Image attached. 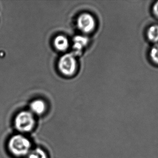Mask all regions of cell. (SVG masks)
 <instances>
[{
	"label": "cell",
	"mask_w": 158,
	"mask_h": 158,
	"mask_svg": "<svg viewBox=\"0 0 158 158\" xmlns=\"http://www.w3.org/2000/svg\"><path fill=\"white\" fill-rule=\"evenodd\" d=\"M148 37L149 40L154 43L158 42V26L154 25L150 27L148 31Z\"/></svg>",
	"instance_id": "8"
},
{
	"label": "cell",
	"mask_w": 158,
	"mask_h": 158,
	"mask_svg": "<svg viewBox=\"0 0 158 158\" xmlns=\"http://www.w3.org/2000/svg\"><path fill=\"white\" fill-rule=\"evenodd\" d=\"M76 61L73 54L67 53L60 57L58 62L60 71L64 75L71 76L76 69Z\"/></svg>",
	"instance_id": "3"
},
{
	"label": "cell",
	"mask_w": 158,
	"mask_h": 158,
	"mask_svg": "<svg viewBox=\"0 0 158 158\" xmlns=\"http://www.w3.org/2000/svg\"><path fill=\"white\" fill-rule=\"evenodd\" d=\"M8 148L9 152L14 156L21 157L29 153L31 143L30 140L23 135H16L9 139Z\"/></svg>",
	"instance_id": "1"
},
{
	"label": "cell",
	"mask_w": 158,
	"mask_h": 158,
	"mask_svg": "<svg viewBox=\"0 0 158 158\" xmlns=\"http://www.w3.org/2000/svg\"><path fill=\"white\" fill-rule=\"evenodd\" d=\"M28 158H48L47 154L44 150L37 148L31 151L28 154Z\"/></svg>",
	"instance_id": "9"
},
{
	"label": "cell",
	"mask_w": 158,
	"mask_h": 158,
	"mask_svg": "<svg viewBox=\"0 0 158 158\" xmlns=\"http://www.w3.org/2000/svg\"><path fill=\"white\" fill-rule=\"evenodd\" d=\"M69 42L67 38L64 36L60 35L56 37L54 40V45L60 51H65L69 47Z\"/></svg>",
	"instance_id": "6"
},
{
	"label": "cell",
	"mask_w": 158,
	"mask_h": 158,
	"mask_svg": "<svg viewBox=\"0 0 158 158\" xmlns=\"http://www.w3.org/2000/svg\"><path fill=\"white\" fill-rule=\"evenodd\" d=\"M30 109L34 113L40 115L45 111V104L41 100H36L30 104Z\"/></svg>",
	"instance_id": "7"
},
{
	"label": "cell",
	"mask_w": 158,
	"mask_h": 158,
	"mask_svg": "<svg viewBox=\"0 0 158 158\" xmlns=\"http://www.w3.org/2000/svg\"><path fill=\"white\" fill-rule=\"evenodd\" d=\"M77 26L79 30L84 33H89L94 30L96 21L92 15L84 13L77 19Z\"/></svg>",
	"instance_id": "4"
},
{
	"label": "cell",
	"mask_w": 158,
	"mask_h": 158,
	"mask_svg": "<svg viewBox=\"0 0 158 158\" xmlns=\"http://www.w3.org/2000/svg\"><path fill=\"white\" fill-rule=\"evenodd\" d=\"M88 43V39L86 37L82 36H77L73 39V49L75 50L76 54H78L81 52L85 46Z\"/></svg>",
	"instance_id": "5"
},
{
	"label": "cell",
	"mask_w": 158,
	"mask_h": 158,
	"mask_svg": "<svg viewBox=\"0 0 158 158\" xmlns=\"http://www.w3.org/2000/svg\"><path fill=\"white\" fill-rule=\"evenodd\" d=\"M153 10L154 13V15L158 17V1L154 4L153 8Z\"/></svg>",
	"instance_id": "11"
},
{
	"label": "cell",
	"mask_w": 158,
	"mask_h": 158,
	"mask_svg": "<svg viewBox=\"0 0 158 158\" xmlns=\"http://www.w3.org/2000/svg\"><path fill=\"white\" fill-rule=\"evenodd\" d=\"M150 56L152 60L158 64V44L152 47L150 52Z\"/></svg>",
	"instance_id": "10"
},
{
	"label": "cell",
	"mask_w": 158,
	"mask_h": 158,
	"mask_svg": "<svg viewBox=\"0 0 158 158\" xmlns=\"http://www.w3.org/2000/svg\"><path fill=\"white\" fill-rule=\"evenodd\" d=\"M35 125V120L32 113L22 111L17 114L15 119V126L20 132H29Z\"/></svg>",
	"instance_id": "2"
}]
</instances>
